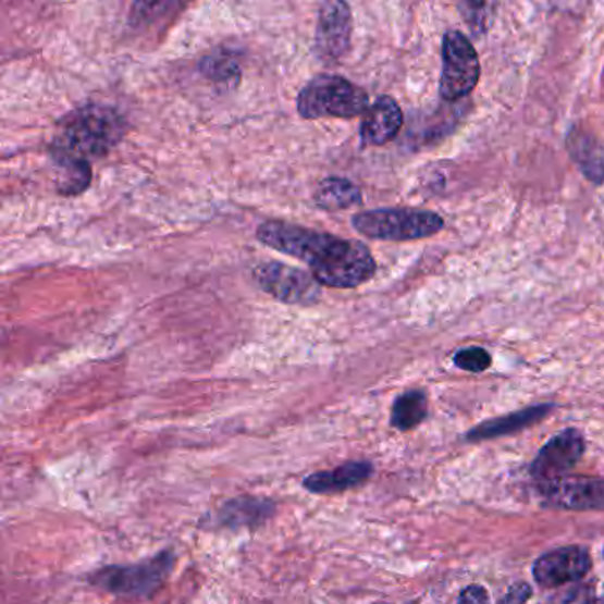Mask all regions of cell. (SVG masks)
<instances>
[{"instance_id":"obj_1","label":"cell","mask_w":604,"mask_h":604,"mask_svg":"<svg viewBox=\"0 0 604 604\" xmlns=\"http://www.w3.org/2000/svg\"><path fill=\"white\" fill-rule=\"evenodd\" d=\"M256 238L264 247L307 262L321 286L330 289H355L377 273L371 250L358 239L338 238L284 220L259 225Z\"/></svg>"},{"instance_id":"obj_2","label":"cell","mask_w":604,"mask_h":604,"mask_svg":"<svg viewBox=\"0 0 604 604\" xmlns=\"http://www.w3.org/2000/svg\"><path fill=\"white\" fill-rule=\"evenodd\" d=\"M126 132V121L107 106H86L73 110L59 123L50 146L53 165L89 163L115 148Z\"/></svg>"},{"instance_id":"obj_3","label":"cell","mask_w":604,"mask_h":604,"mask_svg":"<svg viewBox=\"0 0 604 604\" xmlns=\"http://www.w3.org/2000/svg\"><path fill=\"white\" fill-rule=\"evenodd\" d=\"M369 107V95L362 87L355 86L344 76L330 73L315 76L312 81L307 82L296 98V110L304 120H352L366 114Z\"/></svg>"},{"instance_id":"obj_4","label":"cell","mask_w":604,"mask_h":604,"mask_svg":"<svg viewBox=\"0 0 604 604\" xmlns=\"http://www.w3.org/2000/svg\"><path fill=\"white\" fill-rule=\"evenodd\" d=\"M176 567L174 550H163L132 566H106L87 576L89 585L120 597H151Z\"/></svg>"},{"instance_id":"obj_5","label":"cell","mask_w":604,"mask_h":604,"mask_svg":"<svg viewBox=\"0 0 604 604\" xmlns=\"http://www.w3.org/2000/svg\"><path fill=\"white\" fill-rule=\"evenodd\" d=\"M352 225L357 233L381 242H411L442 231V217L434 211L414 208H381L355 214Z\"/></svg>"},{"instance_id":"obj_6","label":"cell","mask_w":604,"mask_h":604,"mask_svg":"<svg viewBox=\"0 0 604 604\" xmlns=\"http://www.w3.org/2000/svg\"><path fill=\"white\" fill-rule=\"evenodd\" d=\"M481 81V61L476 47L461 30H447L442 41L440 96L457 101L473 93Z\"/></svg>"},{"instance_id":"obj_7","label":"cell","mask_w":604,"mask_h":604,"mask_svg":"<svg viewBox=\"0 0 604 604\" xmlns=\"http://www.w3.org/2000/svg\"><path fill=\"white\" fill-rule=\"evenodd\" d=\"M252 275L257 286L281 304L315 307L323 298V286L312 272L286 262H261L254 268Z\"/></svg>"},{"instance_id":"obj_8","label":"cell","mask_w":604,"mask_h":604,"mask_svg":"<svg viewBox=\"0 0 604 604\" xmlns=\"http://www.w3.org/2000/svg\"><path fill=\"white\" fill-rule=\"evenodd\" d=\"M353 16L348 0H323L316 25L315 52L326 64H337L352 48Z\"/></svg>"},{"instance_id":"obj_9","label":"cell","mask_w":604,"mask_h":604,"mask_svg":"<svg viewBox=\"0 0 604 604\" xmlns=\"http://www.w3.org/2000/svg\"><path fill=\"white\" fill-rule=\"evenodd\" d=\"M583 453H585V440L581 436L580 431L566 429V431L555 434L541 448V453L533 459L530 473L541 482L555 481L567 471L572 470Z\"/></svg>"},{"instance_id":"obj_10","label":"cell","mask_w":604,"mask_h":604,"mask_svg":"<svg viewBox=\"0 0 604 604\" xmlns=\"http://www.w3.org/2000/svg\"><path fill=\"white\" fill-rule=\"evenodd\" d=\"M592 567L590 553L583 546L553 550L533 564V578L544 589L566 585L580 580Z\"/></svg>"},{"instance_id":"obj_11","label":"cell","mask_w":604,"mask_h":604,"mask_svg":"<svg viewBox=\"0 0 604 604\" xmlns=\"http://www.w3.org/2000/svg\"><path fill=\"white\" fill-rule=\"evenodd\" d=\"M543 495L550 504L567 510H604L603 479H555L543 482Z\"/></svg>"},{"instance_id":"obj_12","label":"cell","mask_w":604,"mask_h":604,"mask_svg":"<svg viewBox=\"0 0 604 604\" xmlns=\"http://www.w3.org/2000/svg\"><path fill=\"white\" fill-rule=\"evenodd\" d=\"M276 504L264 496L243 495L231 498L214 513V527L233 530H256L275 516Z\"/></svg>"},{"instance_id":"obj_13","label":"cell","mask_w":604,"mask_h":604,"mask_svg":"<svg viewBox=\"0 0 604 604\" xmlns=\"http://www.w3.org/2000/svg\"><path fill=\"white\" fill-rule=\"evenodd\" d=\"M405 124V114L392 96H380L363 114L360 138L366 146L392 143Z\"/></svg>"},{"instance_id":"obj_14","label":"cell","mask_w":604,"mask_h":604,"mask_svg":"<svg viewBox=\"0 0 604 604\" xmlns=\"http://www.w3.org/2000/svg\"><path fill=\"white\" fill-rule=\"evenodd\" d=\"M374 473V467L369 461H348L333 470L315 471L305 477V490L315 495H333L344 491L355 490L366 484Z\"/></svg>"},{"instance_id":"obj_15","label":"cell","mask_w":604,"mask_h":604,"mask_svg":"<svg viewBox=\"0 0 604 604\" xmlns=\"http://www.w3.org/2000/svg\"><path fill=\"white\" fill-rule=\"evenodd\" d=\"M567 151L572 162L580 167L587 180L594 185L604 183V148L603 144L585 130L572 128L567 135Z\"/></svg>"},{"instance_id":"obj_16","label":"cell","mask_w":604,"mask_h":604,"mask_svg":"<svg viewBox=\"0 0 604 604\" xmlns=\"http://www.w3.org/2000/svg\"><path fill=\"white\" fill-rule=\"evenodd\" d=\"M552 409V405L532 406V408L521 409V411L507 415L502 419L488 420V422L477 426L476 429H471L470 433L467 434V440L481 442V440L516 433V431H521V429L529 428L532 423L543 420Z\"/></svg>"},{"instance_id":"obj_17","label":"cell","mask_w":604,"mask_h":604,"mask_svg":"<svg viewBox=\"0 0 604 604\" xmlns=\"http://www.w3.org/2000/svg\"><path fill=\"white\" fill-rule=\"evenodd\" d=\"M315 205L323 211L348 210L362 205V190L346 177L330 176L316 188Z\"/></svg>"},{"instance_id":"obj_18","label":"cell","mask_w":604,"mask_h":604,"mask_svg":"<svg viewBox=\"0 0 604 604\" xmlns=\"http://www.w3.org/2000/svg\"><path fill=\"white\" fill-rule=\"evenodd\" d=\"M428 415V395L422 391H409L399 395L392 406L391 423L397 431L417 428Z\"/></svg>"},{"instance_id":"obj_19","label":"cell","mask_w":604,"mask_h":604,"mask_svg":"<svg viewBox=\"0 0 604 604\" xmlns=\"http://www.w3.org/2000/svg\"><path fill=\"white\" fill-rule=\"evenodd\" d=\"M200 72L217 84L236 87L242 81V67L231 53H213L200 62Z\"/></svg>"},{"instance_id":"obj_20","label":"cell","mask_w":604,"mask_h":604,"mask_svg":"<svg viewBox=\"0 0 604 604\" xmlns=\"http://www.w3.org/2000/svg\"><path fill=\"white\" fill-rule=\"evenodd\" d=\"M177 0H135L130 11V24L134 27H144L162 19Z\"/></svg>"},{"instance_id":"obj_21","label":"cell","mask_w":604,"mask_h":604,"mask_svg":"<svg viewBox=\"0 0 604 604\" xmlns=\"http://www.w3.org/2000/svg\"><path fill=\"white\" fill-rule=\"evenodd\" d=\"M454 363L468 372H482L490 369L491 355L482 348H467L454 355Z\"/></svg>"},{"instance_id":"obj_22","label":"cell","mask_w":604,"mask_h":604,"mask_svg":"<svg viewBox=\"0 0 604 604\" xmlns=\"http://www.w3.org/2000/svg\"><path fill=\"white\" fill-rule=\"evenodd\" d=\"M457 601H459V603H488V601H490V595L485 592L484 587L470 585L463 590Z\"/></svg>"},{"instance_id":"obj_23","label":"cell","mask_w":604,"mask_h":604,"mask_svg":"<svg viewBox=\"0 0 604 604\" xmlns=\"http://www.w3.org/2000/svg\"><path fill=\"white\" fill-rule=\"evenodd\" d=\"M532 595V590L527 583H518V585H513L509 592L500 600V603H525V601L530 600Z\"/></svg>"},{"instance_id":"obj_24","label":"cell","mask_w":604,"mask_h":604,"mask_svg":"<svg viewBox=\"0 0 604 604\" xmlns=\"http://www.w3.org/2000/svg\"><path fill=\"white\" fill-rule=\"evenodd\" d=\"M463 5V10L470 13L471 19H473V27L476 25H481V20L484 19L485 5H488V0H459Z\"/></svg>"}]
</instances>
